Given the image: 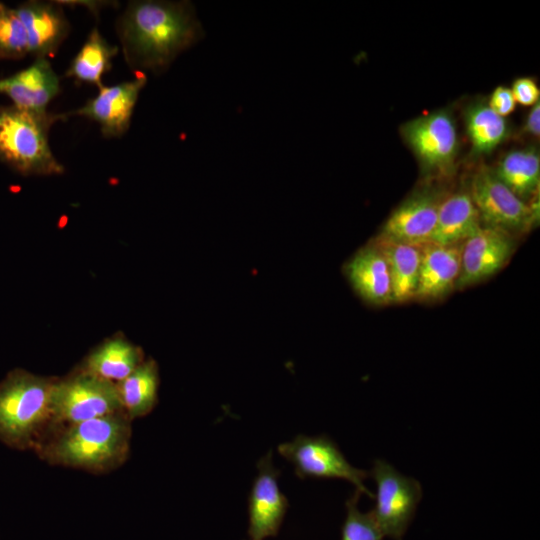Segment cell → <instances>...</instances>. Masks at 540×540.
Segmentation results:
<instances>
[{"instance_id":"cell-9","label":"cell","mask_w":540,"mask_h":540,"mask_svg":"<svg viewBox=\"0 0 540 540\" xmlns=\"http://www.w3.org/2000/svg\"><path fill=\"white\" fill-rule=\"evenodd\" d=\"M482 225L512 232L527 230L536 219L534 204L515 195L495 174L482 166L472 177L468 189Z\"/></svg>"},{"instance_id":"cell-25","label":"cell","mask_w":540,"mask_h":540,"mask_svg":"<svg viewBox=\"0 0 540 540\" xmlns=\"http://www.w3.org/2000/svg\"><path fill=\"white\" fill-rule=\"evenodd\" d=\"M29 54L26 29L15 8L0 2V60H18Z\"/></svg>"},{"instance_id":"cell-26","label":"cell","mask_w":540,"mask_h":540,"mask_svg":"<svg viewBox=\"0 0 540 540\" xmlns=\"http://www.w3.org/2000/svg\"><path fill=\"white\" fill-rule=\"evenodd\" d=\"M361 493L358 490L346 501V518L342 526L341 540H384L372 512L358 508Z\"/></svg>"},{"instance_id":"cell-20","label":"cell","mask_w":540,"mask_h":540,"mask_svg":"<svg viewBox=\"0 0 540 540\" xmlns=\"http://www.w3.org/2000/svg\"><path fill=\"white\" fill-rule=\"evenodd\" d=\"M373 244L386 259L393 302L402 303L415 299L422 245L394 242L377 236Z\"/></svg>"},{"instance_id":"cell-3","label":"cell","mask_w":540,"mask_h":540,"mask_svg":"<svg viewBox=\"0 0 540 540\" xmlns=\"http://www.w3.org/2000/svg\"><path fill=\"white\" fill-rule=\"evenodd\" d=\"M62 114L0 106V162L24 176H53L64 172L49 145L52 125Z\"/></svg>"},{"instance_id":"cell-4","label":"cell","mask_w":540,"mask_h":540,"mask_svg":"<svg viewBox=\"0 0 540 540\" xmlns=\"http://www.w3.org/2000/svg\"><path fill=\"white\" fill-rule=\"evenodd\" d=\"M55 379L15 369L0 382V441L26 449L36 443L51 421V395Z\"/></svg>"},{"instance_id":"cell-5","label":"cell","mask_w":540,"mask_h":540,"mask_svg":"<svg viewBox=\"0 0 540 540\" xmlns=\"http://www.w3.org/2000/svg\"><path fill=\"white\" fill-rule=\"evenodd\" d=\"M124 412L116 383L81 369L55 379L51 421L68 425Z\"/></svg>"},{"instance_id":"cell-6","label":"cell","mask_w":540,"mask_h":540,"mask_svg":"<svg viewBox=\"0 0 540 540\" xmlns=\"http://www.w3.org/2000/svg\"><path fill=\"white\" fill-rule=\"evenodd\" d=\"M376 483L375 506L371 510L385 537L402 540L422 498L418 480L400 473L384 459H376L369 471Z\"/></svg>"},{"instance_id":"cell-23","label":"cell","mask_w":540,"mask_h":540,"mask_svg":"<svg viewBox=\"0 0 540 540\" xmlns=\"http://www.w3.org/2000/svg\"><path fill=\"white\" fill-rule=\"evenodd\" d=\"M464 121L472 153L476 156L491 153L509 133L506 119L496 114L483 100L466 107Z\"/></svg>"},{"instance_id":"cell-1","label":"cell","mask_w":540,"mask_h":540,"mask_svg":"<svg viewBox=\"0 0 540 540\" xmlns=\"http://www.w3.org/2000/svg\"><path fill=\"white\" fill-rule=\"evenodd\" d=\"M116 32L131 70L165 71L204 31L189 1H130L118 18Z\"/></svg>"},{"instance_id":"cell-10","label":"cell","mask_w":540,"mask_h":540,"mask_svg":"<svg viewBox=\"0 0 540 540\" xmlns=\"http://www.w3.org/2000/svg\"><path fill=\"white\" fill-rule=\"evenodd\" d=\"M257 469L248 497V535L250 540H266L278 533L288 508V500L280 491V471L273 464L271 451L258 461Z\"/></svg>"},{"instance_id":"cell-30","label":"cell","mask_w":540,"mask_h":540,"mask_svg":"<svg viewBox=\"0 0 540 540\" xmlns=\"http://www.w3.org/2000/svg\"><path fill=\"white\" fill-rule=\"evenodd\" d=\"M61 6L67 5V6H83L87 7L93 14L96 16L98 15L99 11L108 5H110L111 2L109 1H57Z\"/></svg>"},{"instance_id":"cell-29","label":"cell","mask_w":540,"mask_h":540,"mask_svg":"<svg viewBox=\"0 0 540 540\" xmlns=\"http://www.w3.org/2000/svg\"><path fill=\"white\" fill-rule=\"evenodd\" d=\"M524 131L532 136L539 137L540 135V101L535 103L529 111L524 123Z\"/></svg>"},{"instance_id":"cell-17","label":"cell","mask_w":540,"mask_h":540,"mask_svg":"<svg viewBox=\"0 0 540 540\" xmlns=\"http://www.w3.org/2000/svg\"><path fill=\"white\" fill-rule=\"evenodd\" d=\"M344 273L355 292L367 303L385 305L393 302L386 259L373 243L350 258Z\"/></svg>"},{"instance_id":"cell-13","label":"cell","mask_w":540,"mask_h":540,"mask_svg":"<svg viewBox=\"0 0 540 540\" xmlns=\"http://www.w3.org/2000/svg\"><path fill=\"white\" fill-rule=\"evenodd\" d=\"M442 198L433 188L415 191L391 213L378 236L413 245L431 242Z\"/></svg>"},{"instance_id":"cell-16","label":"cell","mask_w":540,"mask_h":540,"mask_svg":"<svg viewBox=\"0 0 540 540\" xmlns=\"http://www.w3.org/2000/svg\"><path fill=\"white\" fill-rule=\"evenodd\" d=\"M59 92V77L47 59H35L29 67L0 79V94L24 109L44 111Z\"/></svg>"},{"instance_id":"cell-19","label":"cell","mask_w":540,"mask_h":540,"mask_svg":"<svg viewBox=\"0 0 540 540\" xmlns=\"http://www.w3.org/2000/svg\"><path fill=\"white\" fill-rule=\"evenodd\" d=\"M142 349L123 334H115L95 347L79 369L118 383L131 374L143 361Z\"/></svg>"},{"instance_id":"cell-7","label":"cell","mask_w":540,"mask_h":540,"mask_svg":"<svg viewBox=\"0 0 540 540\" xmlns=\"http://www.w3.org/2000/svg\"><path fill=\"white\" fill-rule=\"evenodd\" d=\"M277 450L294 466L295 474L300 479L310 477L347 480L361 494L374 498L364 484V480L370 477L369 471L352 466L338 445L326 434H299L291 441L279 444Z\"/></svg>"},{"instance_id":"cell-28","label":"cell","mask_w":540,"mask_h":540,"mask_svg":"<svg viewBox=\"0 0 540 540\" xmlns=\"http://www.w3.org/2000/svg\"><path fill=\"white\" fill-rule=\"evenodd\" d=\"M487 103L496 114L504 118L511 114L516 107L511 89L502 85L493 90Z\"/></svg>"},{"instance_id":"cell-21","label":"cell","mask_w":540,"mask_h":540,"mask_svg":"<svg viewBox=\"0 0 540 540\" xmlns=\"http://www.w3.org/2000/svg\"><path fill=\"white\" fill-rule=\"evenodd\" d=\"M159 369L145 359L125 379L116 383L124 413L130 420L149 414L158 402Z\"/></svg>"},{"instance_id":"cell-11","label":"cell","mask_w":540,"mask_h":540,"mask_svg":"<svg viewBox=\"0 0 540 540\" xmlns=\"http://www.w3.org/2000/svg\"><path fill=\"white\" fill-rule=\"evenodd\" d=\"M146 77L139 76L113 86H100L98 94L89 99L84 106L63 113L69 116H82L96 122L105 138H119L129 129L134 107Z\"/></svg>"},{"instance_id":"cell-22","label":"cell","mask_w":540,"mask_h":540,"mask_svg":"<svg viewBox=\"0 0 540 540\" xmlns=\"http://www.w3.org/2000/svg\"><path fill=\"white\" fill-rule=\"evenodd\" d=\"M493 170L497 177L524 201L539 188L540 156L535 147L507 152Z\"/></svg>"},{"instance_id":"cell-27","label":"cell","mask_w":540,"mask_h":540,"mask_svg":"<svg viewBox=\"0 0 540 540\" xmlns=\"http://www.w3.org/2000/svg\"><path fill=\"white\" fill-rule=\"evenodd\" d=\"M516 103L533 106L539 101L540 90L536 81L531 77L517 78L511 88Z\"/></svg>"},{"instance_id":"cell-2","label":"cell","mask_w":540,"mask_h":540,"mask_svg":"<svg viewBox=\"0 0 540 540\" xmlns=\"http://www.w3.org/2000/svg\"><path fill=\"white\" fill-rule=\"evenodd\" d=\"M130 419L124 412L70 424L40 454L51 464L91 472L110 471L128 456Z\"/></svg>"},{"instance_id":"cell-12","label":"cell","mask_w":540,"mask_h":540,"mask_svg":"<svg viewBox=\"0 0 540 540\" xmlns=\"http://www.w3.org/2000/svg\"><path fill=\"white\" fill-rule=\"evenodd\" d=\"M515 243L512 234L482 227L461 246V271L456 288L475 285L501 270L511 258Z\"/></svg>"},{"instance_id":"cell-15","label":"cell","mask_w":540,"mask_h":540,"mask_svg":"<svg viewBox=\"0 0 540 540\" xmlns=\"http://www.w3.org/2000/svg\"><path fill=\"white\" fill-rule=\"evenodd\" d=\"M461 246L433 242L422 245L415 299L438 300L456 288L461 271Z\"/></svg>"},{"instance_id":"cell-24","label":"cell","mask_w":540,"mask_h":540,"mask_svg":"<svg viewBox=\"0 0 540 540\" xmlns=\"http://www.w3.org/2000/svg\"><path fill=\"white\" fill-rule=\"evenodd\" d=\"M117 53L118 47L108 43L94 28L72 59L65 76L99 88L103 85V75L111 69L112 59Z\"/></svg>"},{"instance_id":"cell-8","label":"cell","mask_w":540,"mask_h":540,"mask_svg":"<svg viewBox=\"0 0 540 540\" xmlns=\"http://www.w3.org/2000/svg\"><path fill=\"white\" fill-rule=\"evenodd\" d=\"M401 135L425 172L449 173L458 154V135L452 113L439 109L409 120Z\"/></svg>"},{"instance_id":"cell-18","label":"cell","mask_w":540,"mask_h":540,"mask_svg":"<svg viewBox=\"0 0 540 540\" xmlns=\"http://www.w3.org/2000/svg\"><path fill=\"white\" fill-rule=\"evenodd\" d=\"M482 227L480 215L468 189L443 196L431 242L462 245Z\"/></svg>"},{"instance_id":"cell-14","label":"cell","mask_w":540,"mask_h":540,"mask_svg":"<svg viewBox=\"0 0 540 540\" xmlns=\"http://www.w3.org/2000/svg\"><path fill=\"white\" fill-rule=\"evenodd\" d=\"M26 29L29 54L35 59L52 56L67 38L70 25L57 1H26L15 8Z\"/></svg>"}]
</instances>
